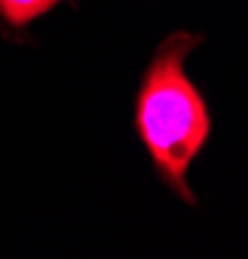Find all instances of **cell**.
Returning a JSON list of instances; mask_svg holds the SVG:
<instances>
[{
	"instance_id": "cell-1",
	"label": "cell",
	"mask_w": 248,
	"mask_h": 259,
	"mask_svg": "<svg viewBox=\"0 0 248 259\" xmlns=\"http://www.w3.org/2000/svg\"><path fill=\"white\" fill-rule=\"evenodd\" d=\"M204 41L202 31H168L145 62L132 96V130L155 179L189 207H199L189 171L215 130L210 101L189 75V57Z\"/></svg>"
},
{
	"instance_id": "cell-2",
	"label": "cell",
	"mask_w": 248,
	"mask_h": 259,
	"mask_svg": "<svg viewBox=\"0 0 248 259\" xmlns=\"http://www.w3.org/2000/svg\"><path fill=\"white\" fill-rule=\"evenodd\" d=\"M65 3L75 8V0H0V36L18 47H34L31 29Z\"/></svg>"
}]
</instances>
